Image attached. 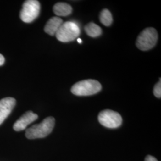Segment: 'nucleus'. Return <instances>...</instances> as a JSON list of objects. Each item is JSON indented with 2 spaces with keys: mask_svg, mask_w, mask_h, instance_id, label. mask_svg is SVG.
Listing matches in <instances>:
<instances>
[{
  "mask_svg": "<svg viewBox=\"0 0 161 161\" xmlns=\"http://www.w3.org/2000/svg\"><path fill=\"white\" fill-rule=\"evenodd\" d=\"M55 125V119L49 116L38 124H35L26 131V137L28 139L44 138L52 132Z\"/></svg>",
  "mask_w": 161,
  "mask_h": 161,
  "instance_id": "obj_1",
  "label": "nucleus"
},
{
  "mask_svg": "<svg viewBox=\"0 0 161 161\" xmlns=\"http://www.w3.org/2000/svg\"><path fill=\"white\" fill-rule=\"evenodd\" d=\"M101 90L102 85L98 81L86 80L75 83L71 88V92L78 96H88L97 94Z\"/></svg>",
  "mask_w": 161,
  "mask_h": 161,
  "instance_id": "obj_2",
  "label": "nucleus"
},
{
  "mask_svg": "<svg viewBox=\"0 0 161 161\" xmlns=\"http://www.w3.org/2000/svg\"><path fill=\"white\" fill-rule=\"evenodd\" d=\"M158 34L155 28H147L144 29L138 36L136 46L142 51H147L155 46Z\"/></svg>",
  "mask_w": 161,
  "mask_h": 161,
  "instance_id": "obj_3",
  "label": "nucleus"
},
{
  "mask_svg": "<svg viewBox=\"0 0 161 161\" xmlns=\"http://www.w3.org/2000/svg\"><path fill=\"white\" fill-rule=\"evenodd\" d=\"M78 25L74 22H66L61 25L56 34L58 40L63 42H68L75 40L80 35Z\"/></svg>",
  "mask_w": 161,
  "mask_h": 161,
  "instance_id": "obj_4",
  "label": "nucleus"
},
{
  "mask_svg": "<svg viewBox=\"0 0 161 161\" xmlns=\"http://www.w3.org/2000/svg\"><path fill=\"white\" fill-rule=\"evenodd\" d=\"M40 3L36 0H28L24 2L20 12V18L25 23H31L40 14Z\"/></svg>",
  "mask_w": 161,
  "mask_h": 161,
  "instance_id": "obj_5",
  "label": "nucleus"
},
{
  "mask_svg": "<svg viewBox=\"0 0 161 161\" xmlns=\"http://www.w3.org/2000/svg\"><path fill=\"white\" fill-rule=\"evenodd\" d=\"M100 124L108 128H116L120 127L122 122L121 115L112 110H104L98 116Z\"/></svg>",
  "mask_w": 161,
  "mask_h": 161,
  "instance_id": "obj_6",
  "label": "nucleus"
},
{
  "mask_svg": "<svg viewBox=\"0 0 161 161\" xmlns=\"http://www.w3.org/2000/svg\"><path fill=\"white\" fill-rule=\"evenodd\" d=\"M38 118V116L37 114L32 111H28L14 123L13 125V129L16 131H23L27 128L29 124L36 121Z\"/></svg>",
  "mask_w": 161,
  "mask_h": 161,
  "instance_id": "obj_7",
  "label": "nucleus"
},
{
  "mask_svg": "<svg viewBox=\"0 0 161 161\" xmlns=\"http://www.w3.org/2000/svg\"><path fill=\"white\" fill-rule=\"evenodd\" d=\"M16 103V100L13 97L4 98L0 100V125L11 114Z\"/></svg>",
  "mask_w": 161,
  "mask_h": 161,
  "instance_id": "obj_8",
  "label": "nucleus"
},
{
  "mask_svg": "<svg viewBox=\"0 0 161 161\" xmlns=\"http://www.w3.org/2000/svg\"><path fill=\"white\" fill-rule=\"evenodd\" d=\"M63 23V20L60 17H52L47 22L44 27V31L51 36L56 35L58 30Z\"/></svg>",
  "mask_w": 161,
  "mask_h": 161,
  "instance_id": "obj_9",
  "label": "nucleus"
},
{
  "mask_svg": "<svg viewBox=\"0 0 161 161\" xmlns=\"http://www.w3.org/2000/svg\"><path fill=\"white\" fill-rule=\"evenodd\" d=\"M53 12L58 16H68L72 12V8L65 3H58L53 6Z\"/></svg>",
  "mask_w": 161,
  "mask_h": 161,
  "instance_id": "obj_10",
  "label": "nucleus"
},
{
  "mask_svg": "<svg viewBox=\"0 0 161 161\" xmlns=\"http://www.w3.org/2000/svg\"><path fill=\"white\" fill-rule=\"evenodd\" d=\"M84 29L86 34L92 38L98 37L102 34V29L101 28L93 22L87 24Z\"/></svg>",
  "mask_w": 161,
  "mask_h": 161,
  "instance_id": "obj_11",
  "label": "nucleus"
},
{
  "mask_svg": "<svg viewBox=\"0 0 161 161\" xmlns=\"http://www.w3.org/2000/svg\"><path fill=\"white\" fill-rule=\"evenodd\" d=\"M100 22L106 26H109L113 22V17L111 13L108 9H103L100 14Z\"/></svg>",
  "mask_w": 161,
  "mask_h": 161,
  "instance_id": "obj_12",
  "label": "nucleus"
},
{
  "mask_svg": "<svg viewBox=\"0 0 161 161\" xmlns=\"http://www.w3.org/2000/svg\"><path fill=\"white\" fill-rule=\"evenodd\" d=\"M153 94L157 98L161 97V80H159V81L156 84L153 88Z\"/></svg>",
  "mask_w": 161,
  "mask_h": 161,
  "instance_id": "obj_13",
  "label": "nucleus"
},
{
  "mask_svg": "<svg viewBox=\"0 0 161 161\" xmlns=\"http://www.w3.org/2000/svg\"><path fill=\"white\" fill-rule=\"evenodd\" d=\"M145 161H158V160L152 156L147 155L145 158Z\"/></svg>",
  "mask_w": 161,
  "mask_h": 161,
  "instance_id": "obj_14",
  "label": "nucleus"
},
{
  "mask_svg": "<svg viewBox=\"0 0 161 161\" xmlns=\"http://www.w3.org/2000/svg\"><path fill=\"white\" fill-rule=\"evenodd\" d=\"M5 62V58L4 56L0 54V66H2L3 64H4Z\"/></svg>",
  "mask_w": 161,
  "mask_h": 161,
  "instance_id": "obj_15",
  "label": "nucleus"
},
{
  "mask_svg": "<svg viewBox=\"0 0 161 161\" xmlns=\"http://www.w3.org/2000/svg\"><path fill=\"white\" fill-rule=\"evenodd\" d=\"M77 41H78V43H80H80H82V40H81V39H80V38H78V40H77Z\"/></svg>",
  "mask_w": 161,
  "mask_h": 161,
  "instance_id": "obj_16",
  "label": "nucleus"
}]
</instances>
